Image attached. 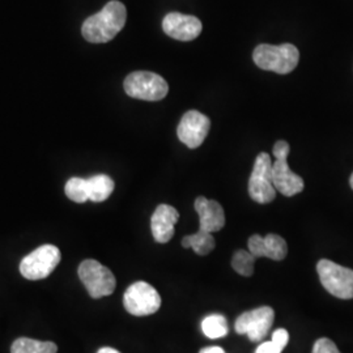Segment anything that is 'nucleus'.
I'll return each mask as SVG.
<instances>
[{"mask_svg": "<svg viewBox=\"0 0 353 353\" xmlns=\"http://www.w3.org/2000/svg\"><path fill=\"white\" fill-rule=\"evenodd\" d=\"M312 353H341L335 343L327 338H321L314 343Z\"/></svg>", "mask_w": 353, "mask_h": 353, "instance_id": "nucleus-22", "label": "nucleus"}, {"mask_svg": "<svg viewBox=\"0 0 353 353\" xmlns=\"http://www.w3.org/2000/svg\"><path fill=\"white\" fill-rule=\"evenodd\" d=\"M283 352V350H280L278 345L274 343V341H265V343H262L258 348H256V351L255 353H281Z\"/></svg>", "mask_w": 353, "mask_h": 353, "instance_id": "nucleus-24", "label": "nucleus"}, {"mask_svg": "<svg viewBox=\"0 0 353 353\" xmlns=\"http://www.w3.org/2000/svg\"><path fill=\"white\" fill-rule=\"evenodd\" d=\"M125 92L143 101H160L166 97L169 85L163 76L150 71H137L125 79Z\"/></svg>", "mask_w": 353, "mask_h": 353, "instance_id": "nucleus-4", "label": "nucleus"}, {"mask_svg": "<svg viewBox=\"0 0 353 353\" xmlns=\"http://www.w3.org/2000/svg\"><path fill=\"white\" fill-rule=\"evenodd\" d=\"M254 63L265 71H272L280 75L292 72L300 61V51L292 43L283 45H259L252 54Z\"/></svg>", "mask_w": 353, "mask_h": 353, "instance_id": "nucleus-2", "label": "nucleus"}, {"mask_svg": "<svg viewBox=\"0 0 353 353\" xmlns=\"http://www.w3.org/2000/svg\"><path fill=\"white\" fill-rule=\"evenodd\" d=\"M179 214L169 204H160L152 214L151 229L153 239L159 243H166L174 236V225Z\"/></svg>", "mask_w": 353, "mask_h": 353, "instance_id": "nucleus-14", "label": "nucleus"}, {"mask_svg": "<svg viewBox=\"0 0 353 353\" xmlns=\"http://www.w3.org/2000/svg\"><path fill=\"white\" fill-rule=\"evenodd\" d=\"M249 195L259 204L274 202L276 198V189L272 182V160L265 152L259 153L255 159L249 179Z\"/></svg>", "mask_w": 353, "mask_h": 353, "instance_id": "nucleus-6", "label": "nucleus"}, {"mask_svg": "<svg viewBox=\"0 0 353 353\" xmlns=\"http://www.w3.org/2000/svg\"><path fill=\"white\" fill-rule=\"evenodd\" d=\"M123 305L127 312L132 316H151L160 309L161 297L151 284L145 281H137L125 292Z\"/></svg>", "mask_w": 353, "mask_h": 353, "instance_id": "nucleus-9", "label": "nucleus"}, {"mask_svg": "<svg viewBox=\"0 0 353 353\" xmlns=\"http://www.w3.org/2000/svg\"><path fill=\"white\" fill-rule=\"evenodd\" d=\"M290 151V144L285 140L276 141L272 150L275 157V161L272 163V182L276 191L284 196H294L305 188L303 178L290 170L288 165Z\"/></svg>", "mask_w": 353, "mask_h": 353, "instance_id": "nucleus-3", "label": "nucleus"}, {"mask_svg": "<svg viewBox=\"0 0 353 353\" xmlns=\"http://www.w3.org/2000/svg\"><path fill=\"white\" fill-rule=\"evenodd\" d=\"M182 246L185 249L191 248L198 255H207L214 250L216 242L212 233L199 229L196 233L183 237Z\"/></svg>", "mask_w": 353, "mask_h": 353, "instance_id": "nucleus-17", "label": "nucleus"}, {"mask_svg": "<svg viewBox=\"0 0 353 353\" xmlns=\"http://www.w3.org/2000/svg\"><path fill=\"white\" fill-rule=\"evenodd\" d=\"M165 34L178 41H192L202 33V21L191 14L179 12L168 13L163 20Z\"/></svg>", "mask_w": 353, "mask_h": 353, "instance_id": "nucleus-12", "label": "nucleus"}, {"mask_svg": "<svg viewBox=\"0 0 353 353\" xmlns=\"http://www.w3.org/2000/svg\"><path fill=\"white\" fill-rule=\"evenodd\" d=\"M89 201L101 203L106 201L114 191V181L106 174L90 176L87 179Z\"/></svg>", "mask_w": 353, "mask_h": 353, "instance_id": "nucleus-16", "label": "nucleus"}, {"mask_svg": "<svg viewBox=\"0 0 353 353\" xmlns=\"http://www.w3.org/2000/svg\"><path fill=\"white\" fill-rule=\"evenodd\" d=\"M58 347L52 341H41L30 338H19L13 341L11 353H57Z\"/></svg>", "mask_w": 353, "mask_h": 353, "instance_id": "nucleus-18", "label": "nucleus"}, {"mask_svg": "<svg viewBox=\"0 0 353 353\" xmlns=\"http://www.w3.org/2000/svg\"><path fill=\"white\" fill-rule=\"evenodd\" d=\"M97 353H121L119 351H117V350H114V348H110V347H103L101 350H99V352Z\"/></svg>", "mask_w": 353, "mask_h": 353, "instance_id": "nucleus-26", "label": "nucleus"}, {"mask_svg": "<svg viewBox=\"0 0 353 353\" xmlns=\"http://www.w3.org/2000/svg\"><path fill=\"white\" fill-rule=\"evenodd\" d=\"M65 195L68 199H71L75 203H85L89 201L88 185L87 179L80 178V176H74L67 181L65 183Z\"/></svg>", "mask_w": 353, "mask_h": 353, "instance_id": "nucleus-20", "label": "nucleus"}, {"mask_svg": "<svg viewBox=\"0 0 353 353\" xmlns=\"http://www.w3.org/2000/svg\"><path fill=\"white\" fill-rule=\"evenodd\" d=\"M195 211L199 214V229L214 233L221 230L225 225V214L221 204L216 201H210L204 196H199L195 201Z\"/></svg>", "mask_w": 353, "mask_h": 353, "instance_id": "nucleus-15", "label": "nucleus"}, {"mask_svg": "<svg viewBox=\"0 0 353 353\" xmlns=\"http://www.w3.org/2000/svg\"><path fill=\"white\" fill-rule=\"evenodd\" d=\"M211 128V121L207 115L196 110H190L185 114L176 128L178 139L181 140L190 150L201 147L207 138Z\"/></svg>", "mask_w": 353, "mask_h": 353, "instance_id": "nucleus-11", "label": "nucleus"}, {"mask_svg": "<svg viewBox=\"0 0 353 353\" xmlns=\"http://www.w3.org/2000/svg\"><path fill=\"white\" fill-rule=\"evenodd\" d=\"M249 252L256 258H270L274 261H283L288 254V245L279 234H267L262 237L252 234L249 239Z\"/></svg>", "mask_w": 353, "mask_h": 353, "instance_id": "nucleus-13", "label": "nucleus"}, {"mask_svg": "<svg viewBox=\"0 0 353 353\" xmlns=\"http://www.w3.org/2000/svg\"><path fill=\"white\" fill-rule=\"evenodd\" d=\"M350 185H351V188H352L353 190V173L352 176H351V178H350Z\"/></svg>", "mask_w": 353, "mask_h": 353, "instance_id": "nucleus-27", "label": "nucleus"}, {"mask_svg": "<svg viewBox=\"0 0 353 353\" xmlns=\"http://www.w3.org/2000/svg\"><path fill=\"white\" fill-rule=\"evenodd\" d=\"M202 330L210 339H219L228 334V322L221 314H211L203 319Z\"/></svg>", "mask_w": 353, "mask_h": 353, "instance_id": "nucleus-19", "label": "nucleus"}, {"mask_svg": "<svg viewBox=\"0 0 353 353\" xmlns=\"http://www.w3.org/2000/svg\"><path fill=\"white\" fill-rule=\"evenodd\" d=\"M274 319V309L270 306H261L241 314L234 323V330L240 335H248L252 341H262L272 327Z\"/></svg>", "mask_w": 353, "mask_h": 353, "instance_id": "nucleus-10", "label": "nucleus"}, {"mask_svg": "<svg viewBox=\"0 0 353 353\" xmlns=\"http://www.w3.org/2000/svg\"><path fill=\"white\" fill-rule=\"evenodd\" d=\"M316 271L323 288L341 300L353 299V270L328 259H321Z\"/></svg>", "mask_w": 353, "mask_h": 353, "instance_id": "nucleus-5", "label": "nucleus"}, {"mask_svg": "<svg viewBox=\"0 0 353 353\" xmlns=\"http://www.w3.org/2000/svg\"><path fill=\"white\" fill-rule=\"evenodd\" d=\"M127 11L123 3L109 1L101 11L92 14L81 26L83 37L90 43L112 41L126 26Z\"/></svg>", "mask_w": 353, "mask_h": 353, "instance_id": "nucleus-1", "label": "nucleus"}, {"mask_svg": "<svg viewBox=\"0 0 353 353\" xmlns=\"http://www.w3.org/2000/svg\"><path fill=\"white\" fill-rule=\"evenodd\" d=\"M199 353H225L221 347H205Z\"/></svg>", "mask_w": 353, "mask_h": 353, "instance_id": "nucleus-25", "label": "nucleus"}, {"mask_svg": "<svg viewBox=\"0 0 353 353\" xmlns=\"http://www.w3.org/2000/svg\"><path fill=\"white\" fill-rule=\"evenodd\" d=\"M77 272L92 299H102L110 296L115 290L117 280L113 272L94 259L84 261L79 265Z\"/></svg>", "mask_w": 353, "mask_h": 353, "instance_id": "nucleus-7", "label": "nucleus"}, {"mask_svg": "<svg viewBox=\"0 0 353 353\" xmlns=\"http://www.w3.org/2000/svg\"><path fill=\"white\" fill-rule=\"evenodd\" d=\"M272 341L278 345L280 350H284L288 345L290 341V334L287 330L284 328H278L276 331H274L272 334Z\"/></svg>", "mask_w": 353, "mask_h": 353, "instance_id": "nucleus-23", "label": "nucleus"}, {"mask_svg": "<svg viewBox=\"0 0 353 353\" xmlns=\"http://www.w3.org/2000/svg\"><path fill=\"white\" fill-rule=\"evenodd\" d=\"M256 256L248 250H239L234 252L232 258V267L233 270L242 276H252L254 274V263Z\"/></svg>", "mask_w": 353, "mask_h": 353, "instance_id": "nucleus-21", "label": "nucleus"}, {"mask_svg": "<svg viewBox=\"0 0 353 353\" xmlns=\"http://www.w3.org/2000/svg\"><path fill=\"white\" fill-rule=\"evenodd\" d=\"M62 254L54 245H42L28 254L20 263V272L28 280L46 279L61 263Z\"/></svg>", "mask_w": 353, "mask_h": 353, "instance_id": "nucleus-8", "label": "nucleus"}]
</instances>
